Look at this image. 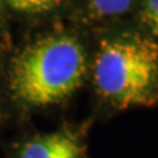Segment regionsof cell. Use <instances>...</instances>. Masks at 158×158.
<instances>
[{"instance_id": "6da1fadb", "label": "cell", "mask_w": 158, "mask_h": 158, "mask_svg": "<svg viewBox=\"0 0 158 158\" xmlns=\"http://www.w3.org/2000/svg\"><path fill=\"white\" fill-rule=\"evenodd\" d=\"M87 71L82 44L69 34L36 40L13 59L9 86L27 107L62 103L82 86Z\"/></svg>"}, {"instance_id": "7a4b0ae2", "label": "cell", "mask_w": 158, "mask_h": 158, "mask_svg": "<svg viewBox=\"0 0 158 158\" xmlns=\"http://www.w3.org/2000/svg\"><path fill=\"white\" fill-rule=\"evenodd\" d=\"M92 79L99 98L113 108L158 104V42L138 33L103 40Z\"/></svg>"}, {"instance_id": "3957f363", "label": "cell", "mask_w": 158, "mask_h": 158, "mask_svg": "<svg viewBox=\"0 0 158 158\" xmlns=\"http://www.w3.org/2000/svg\"><path fill=\"white\" fill-rule=\"evenodd\" d=\"M17 158H86V146L75 133L58 131L24 142Z\"/></svg>"}, {"instance_id": "277c9868", "label": "cell", "mask_w": 158, "mask_h": 158, "mask_svg": "<svg viewBox=\"0 0 158 158\" xmlns=\"http://www.w3.org/2000/svg\"><path fill=\"white\" fill-rule=\"evenodd\" d=\"M133 0H90L92 9L100 16H117L131 8Z\"/></svg>"}, {"instance_id": "5b68a950", "label": "cell", "mask_w": 158, "mask_h": 158, "mask_svg": "<svg viewBox=\"0 0 158 158\" xmlns=\"http://www.w3.org/2000/svg\"><path fill=\"white\" fill-rule=\"evenodd\" d=\"M9 6L21 12H45L57 7L61 0H8Z\"/></svg>"}, {"instance_id": "8992f818", "label": "cell", "mask_w": 158, "mask_h": 158, "mask_svg": "<svg viewBox=\"0 0 158 158\" xmlns=\"http://www.w3.org/2000/svg\"><path fill=\"white\" fill-rule=\"evenodd\" d=\"M141 19L152 33L158 36V0H144Z\"/></svg>"}]
</instances>
